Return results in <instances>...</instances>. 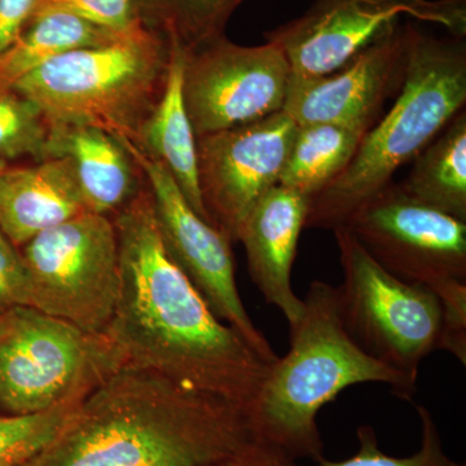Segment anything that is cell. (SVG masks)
I'll return each instance as SVG.
<instances>
[{
  "label": "cell",
  "mask_w": 466,
  "mask_h": 466,
  "mask_svg": "<svg viewBox=\"0 0 466 466\" xmlns=\"http://www.w3.org/2000/svg\"><path fill=\"white\" fill-rule=\"evenodd\" d=\"M112 219L119 288L106 336L125 363L249 410L271 364L214 314L171 258L148 187Z\"/></svg>",
  "instance_id": "6da1fadb"
},
{
  "label": "cell",
  "mask_w": 466,
  "mask_h": 466,
  "mask_svg": "<svg viewBox=\"0 0 466 466\" xmlns=\"http://www.w3.org/2000/svg\"><path fill=\"white\" fill-rule=\"evenodd\" d=\"M253 438L244 407L125 363L23 466H214Z\"/></svg>",
  "instance_id": "7a4b0ae2"
},
{
  "label": "cell",
  "mask_w": 466,
  "mask_h": 466,
  "mask_svg": "<svg viewBox=\"0 0 466 466\" xmlns=\"http://www.w3.org/2000/svg\"><path fill=\"white\" fill-rule=\"evenodd\" d=\"M303 302L302 317L290 327L289 352L271 364L248 415L254 440L278 447L291 459L318 461L323 458L319 412L345 389L385 383L410 400L416 388L370 357L346 332L336 287L312 281Z\"/></svg>",
  "instance_id": "3957f363"
},
{
  "label": "cell",
  "mask_w": 466,
  "mask_h": 466,
  "mask_svg": "<svg viewBox=\"0 0 466 466\" xmlns=\"http://www.w3.org/2000/svg\"><path fill=\"white\" fill-rule=\"evenodd\" d=\"M465 103L464 39H438L410 26L407 72L397 100L368 131L348 167L309 198L306 228L341 227L433 142Z\"/></svg>",
  "instance_id": "277c9868"
},
{
  "label": "cell",
  "mask_w": 466,
  "mask_h": 466,
  "mask_svg": "<svg viewBox=\"0 0 466 466\" xmlns=\"http://www.w3.org/2000/svg\"><path fill=\"white\" fill-rule=\"evenodd\" d=\"M168 61L167 36L143 24L106 45L52 58L12 88L48 126L99 128L137 146L164 91Z\"/></svg>",
  "instance_id": "5b68a950"
},
{
  "label": "cell",
  "mask_w": 466,
  "mask_h": 466,
  "mask_svg": "<svg viewBox=\"0 0 466 466\" xmlns=\"http://www.w3.org/2000/svg\"><path fill=\"white\" fill-rule=\"evenodd\" d=\"M125 359L106 334L21 306L0 325V415L46 412L86 395Z\"/></svg>",
  "instance_id": "8992f818"
},
{
  "label": "cell",
  "mask_w": 466,
  "mask_h": 466,
  "mask_svg": "<svg viewBox=\"0 0 466 466\" xmlns=\"http://www.w3.org/2000/svg\"><path fill=\"white\" fill-rule=\"evenodd\" d=\"M333 232L342 267L337 291L346 332L370 357L416 388L422 360L440 349V299L428 288L386 271L348 229Z\"/></svg>",
  "instance_id": "52a82bcc"
},
{
  "label": "cell",
  "mask_w": 466,
  "mask_h": 466,
  "mask_svg": "<svg viewBox=\"0 0 466 466\" xmlns=\"http://www.w3.org/2000/svg\"><path fill=\"white\" fill-rule=\"evenodd\" d=\"M20 251L29 279V308L85 332L106 334L119 288L112 218L87 211L39 233Z\"/></svg>",
  "instance_id": "ba28073f"
},
{
  "label": "cell",
  "mask_w": 466,
  "mask_h": 466,
  "mask_svg": "<svg viewBox=\"0 0 466 466\" xmlns=\"http://www.w3.org/2000/svg\"><path fill=\"white\" fill-rule=\"evenodd\" d=\"M403 16L465 38L466 0H315L265 36L283 51L293 78H317L341 69Z\"/></svg>",
  "instance_id": "9c48e42d"
},
{
  "label": "cell",
  "mask_w": 466,
  "mask_h": 466,
  "mask_svg": "<svg viewBox=\"0 0 466 466\" xmlns=\"http://www.w3.org/2000/svg\"><path fill=\"white\" fill-rule=\"evenodd\" d=\"M395 278L435 291L466 281V222L415 200L390 182L341 226Z\"/></svg>",
  "instance_id": "30bf717a"
},
{
  "label": "cell",
  "mask_w": 466,
  "mask_h": 466,
  "mask_svg": "<svg viewBox=\"0 0 466 466\" xmlns=\"http://www.w3.org/2000/svg\"><path fill=\"white\" fill-rule=\"evenodd\" d=\"M183 96L196 137L253 124L284 109L291 70L283 51L225 35L186 51Z\"/></svg>",
  "instance_id": "8fae6325"
},
{
  "label": "cell",
  "mask_w": 466,
  "mask_h": 466,
  "mask_svg": "<svg viewBox=\"0 0 466 466\" xmlns=\"http://www.w3.org/2000/svg\"><path fill=\"white\" fill-rule=\"evenodd\" d=\"M121 143L146 180L159 233L171 258L188 276L214 314L235 328L267 363H275L278 355L251 320L238 293L228 236L193 210L161 162L150 158L133 143Z\"/></svg>",
  "instance_id": "7c38bea8"
},
{
  "label": "cell",
  "mask_w": 466,
  "mask_h": 466,
  "mask_svg": "<svg viewBox=\"0 0 466 466\" xmlns=\"http://www.w3.org/2000/svg\"><path fill=\"white\" fill-rule=\"evenodd\" d=\"M297 127L281 110L196 139L202 202L213 226L232 242L251 208L278 186Z\"/></svg>",
  "instance_id": "4fadbf2b"
},
{
  "label": "cell",
  "mask_w": 466,
  "mask_h": 466,
  "mask_svg": "<svg viewBox=\"0 0 466 466\" xmlns=\"http://www.w3.org/2000/svg\"><path fill=\"white\" fill-rule=\"evenodd\" d=\"M410 36V25L398 24L330 75L291 76L284 112L299 126L333 124L367 134L403 86Z\"/></svg>",
  "instance_id": "5bb4252c"
},
{
  "label": "cell",
  "mask_w": 466,
  "mask_h": 466,
  "mask_svg": "<svg viewBox=\"0 0 466 466\" xmlns=\"http://www.w3.org/2000/svg\"><path fill=\"white\" fill-rule=\"evenodd\" d=\"M309 208V198L278 184L251 208L238 233L251 280L266 302L283 312L290 327L299 323L305 309L291 287V269Z\"/></svg>",
  "instance_id": "9a60e30c"
},
{
  "label": "cell",
  "mask_w": 466,
  "mask_h": 466,
  "mask_svg": "<svg viewBox=\"0 0 466 466\" xmlns=\"http://www.w3.org/2000/svg\"><path fill=\"white\" fill-rule=\"evenodd\" d=\"M67 157L0 171V231L20 249L39 233L87 213Z\"/></svg>",
  "instance_id": "2e32d148"
},
{
  "label": "cell",
  "mask_w": 466,
  "mask_h": 466,
  "mask_svg": "<svg viewBox=\"0 0 466 466\" xmlns=\"http://www.w3.org/2000/svg\"><path fill=\"white\" fill-rule=\"evenodd\" d=\"M48 157H67L88 211L113 218L137 192V171L116 137L86 126H50Z\"/></svg>",
  "instance_id": "e0dca14e"
},
{
  "label": "cell",
  "mask_w": 466,
  "mask_h": 466,
  "mask_svg": "<svg viewBox=\"0 0 466 466\" xmlns=\"http://www.w3.org/2000/svg\"><path fill=\"white\" fill-rule=\"evenodd\" d=\"M170 41L167 84L157 106L140 128L137 148L161 162L193 210L211 223L202 202L198 177V147L183 96L184 48ZM135 146V144H134ZM213 225V223H211Z\"/></svg>",
  "instance_id": "ac0fdd59"
},
{
  "label": "cell",
  "mask_w": 466,
  "mask_h": 466,
  "mask_svg": "<svg viewBox=\"0 0 466 466\" xmlns=\"http://www.w3.org/2000/svg\"><path fill=\"white\" fill-rule=\"evenodd\" d=\"M400 186L415 200L466 222L465 109L417 156Z\"/></svg>",
  "instance_id": "d6986e66"
},
{
  "label": "cell",
  "mask_w": 466,
  "mask_h": 466,
  "mask_svg": "<svg viewBox=\"0 0 466 466\" xmlns=\"http://www.w3.org/2000/svg\"><path fill=\"white\" fill-rule=\"evenodd\" d=\"M124 34L64 12L34 16L16 43L0 56V85L12 87L18 79L52 58L81 48L106 45Z\"/></svg>",
  "instance_id": "ffe728a7"
},
{
  "label": "cell",
  "mask_w": 466,
  "mask_h": 466,
  "mask_svg": "<svg viewBox=\"0 0 466 466\" xmlns=\"http://www.w3.org/2000/svg\"><path fill=\"white\" fill-rule=\"evenodd\" d=\"M364 137L363 131L345 126H299L279 184L314 198L348 167Z\"/></svg>",
  "instance_id": "44dd1931"
},
{
  "label": "cell",
  "mask_w": 466,
  "mask_h": 466,
  "mask_svg": "<svg viewBox=\"0 0 466 466\" xmlns=\"http://www.w3.org/2000/svg\"><path fill=\"white\" fill-rule=\"evenodd\" d=\"M244 0H140L143 24L193 51L223 36Z\"/></svg>",
  "instance_id": "7402d4cb"
},
{
  "label": "cell",
  "mask_w": 466,
  "mask_h": 466,
  "mask_svg": "<svg viewBox=\"0 0 466 466\" xmlns=\"http://www.w3.org/2000/svg\"><path fill=\"white\" fill-rule=\"evenodd\" d=\"M50 126L41 110L12 87L0 85V159L47 158Z\"/></svg>",
  "instance_id": "603a6c76"
},
{
  "label": "cell",
  "mask_w": 466,
  "mask_h": 466,
  "mask_svg": "<svg viewBox=\"0 0 466 466\" xmlns=\"http://www.w3.org/2000/svg\"><path fill=\"white\" fill-rule=\"evenodd\" d=\"M82 400L33 415H0V466H23L35 458L55 440Z\"/></svg>",
  "instance_id": "cb8c5ba5"
},
{
  "label": "cell",
  "mask_w": 466,
  "mask_h": 466,
  "mask_svg": "<svg viewBox=\"0 0 466 466\" xmlns=\"http://www.w3.org/2000/svg\"><path fill=\"white\" fill-rule=\"evenodd\" d=\"M417 415L422 426L421 449L408 458H392L380 450L375 429L370 425L358 428L359 451L343 461L319 459V466H452L441 444L440 431L433 416L425 407L417 406Z\"/></svg>",
  "instance_id": "d4e9b609"
},
{
  "label": "cell",
  "mask_w": 466,
  "mask_h": 466,
  "mask_svg": "<svg viewBox=\"0 0 466 466\" xmlns=\"http://www.w3.org/2000/svg\"><path fill=\"white\" fill-rule=\"evenodd\" d=\"M52 12L75 15L116 33H128L143 25L140 0H39L33 17Z\"/></svg>",
  "instance_id": "484cf974"
},
{
  "label": "cell",
  "mask_w": 466,
  "mask_h": 466,
  "mask_svg": "<svg viewBox=\"0 0 466 466\" xmlns=\"http://www.w3.org/2000/svg\"><path fill=\"white\" fill-rule=\"evenodd\" d=\"M441 308L440 349L466 364V281L451 280L434 291Z\"/></svg>",
  "instance_id": "4316f807"
},
{
  "label": "cell",
  "mask_w": 466,
  "mask_h": 466,
  "mask_svg": "<svg viewBox=\"0 0 466 466\" xmlns=\"http://www.w3.org/2000/svg\"><path fill=\"white\" fill-rule=\"evenodd\" d=\"M29 308V279L21 251L0 231V315Z\"/></svg>",
  "instance_id": "83f0119b"
},
{
  "label": "cell",
  "mask_w": 466,
  "mask_h": 466,
  "mask_svg": "<svg viewBox=\"0 0 466 466\" xmlns=\"http://www.w3.org/2000/svg\"><path fill=\"white\" fill-rule=\"evenodd\" d=\"M39 0H0V56L20 38Z\"/></svg>",
  "instance_id": "f1b7e54d"
},
{
  "label": "cell",
  "mask_w": 466,
  "mask_h": 466,
  "mask_svg": "<svg viewBox=\"0 0 466 466\" xmlns=\"http://www.w3.org/2000/svg\"><path fill=\"white\" fill-rule=\"evenodd\" d=\"M214 466H297L296 460L266 441L251 440L238 452Z\"/></svg>",
  "instance_id": "f546056e"
},
{
  "label": "cell",
  "mask_w": 466,
  "mask_h": 466,
  "mask_svg": "<svg viewBox=\"0 0 466 466\" xmlns=\"http://www.w3.org/2000/svg\"><path fill=\"white\" fill-rule=\"evenodd\" d=\"M8 162L3 161V159H0V171L3 170L5 167H7Z\"/></svg>",
  "instance_id": "4dcf8cb0"
},
{
  "label": "cell",
  "mask_w": 466,
  "mask_h": 466,
  "mask_svg": "<svg viewBox=\"0 0 466 466\" xmlns=\"http://www.w3.org/2000/svg\"><path fill=\"white\" fill-rule=\"evenodd\" d=\"M452 466H465L464 464H458V462H453Z\"/></svg>",
  "instance_id": "1f68e13d"
},
{
  "label": "cell",
  "mask_w": 466,
  "mask_h": 466,
  "mask_svg": "<svg viewBox=\"0 0 466 466\" xmlns=\"http://www.w3.org/2000/svg\"><path fill=\"white\" fill-rule=\"evenodd\" d=\"M3 315H5V314L0 315V325H2Z\"/></svg>",
  "instance_id": "d6a6232c"
}]
</instances>
